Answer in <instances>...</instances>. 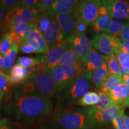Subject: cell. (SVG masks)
Wrapping results in <instances>:
<instances>
[{
	"mask_svg": "<svg viewBox=\"0 0 129 129\" xmlns=\"http://www.w3.org/2000/svg\"><path fill=\"white\" fill-rule=\"evenodd\" d=\"M91 99V106H95L98 103L99 101V96L98 94L94 91H90L88 92Z\"/></svg>",
	"mask_w": 129,
	"mask_h": 129,
	"instance_id": "obj_43",
	"label": "cell"
},
{
	"mask_svg": "<svg viewBox=\"0 0 129 129\" xmlns=\"http://www.w3.org/2000/svg\"><path fill=\"white\" fill-rule=\"evenodd\" d=\"M9 34H5L0 38V54L4 56L12 46Z\"/></svg>",
	"mask_w": 129,
	"mask_h": 129,
	"instance_id": "obj_34",
	"label": "cell"
},
{
	"mask_svg": "<svg viewBox=\"0 0 129 129\" xmlns=\"http://www.w3.org/2000/svg\"><path fill=\"white\" fill-rule=\"evenodd\" d=\"M101 5L102 1L99 0L80 1L78 5L79 18L87 25L93 24L98 18Z\"/></svg>",
	"mask_w": 129,
	"mask_h": 129,
	"instance_id": "obj_9",
	"label": "cell"
},
{
	"mask_svg": "<svg viewBox=\"0 0 129 129\" xmlns=\"http://www.w3.org/2000/svg\"><path fill=\"white\" fill-rule=\"evenodd\" d=\"M122 82L123 81L120 75H115V74L109 75L104 84L101 88H99V91L109 94V93L111 90Z\"/></svg>",
	"mask_w": 129,
	"mask_h": 129,
	"instance_id": "obj_27",
	"label": "cell"
},
{
	"mask_svg": "<svg viewBox=\"0 0 129 129\" xmlns=\"http://www.w3.org/2000/svg\"><path fill=\"white\" fill-rule=\"evenodd\" d=\"M69 47L74 51L78 59L83 62L92 48L91 42L85 34L74 33L67 39Z\"/></svg>",
	"mask_w": 129,
	"mask_h": 129,
	"instance_id": "obj_8",
	"label": "cell"
},
{
	"mask_svg": "<svg viewBox=\"0 0 129 129\" xmlns=\"http://www.w3.org/2000/svg\"><path fill=\"white\" fill-rule=\"evenodd\" d=\"M80 4V3H79ZM78 4H72L67 0H55L48 13L52 15L57 14H64L75 13L78 14Z\"/></svg>",
	"mask_w": 129,
	"mask_h": 129,
	"instance_id": "obj_18",
	"label": "cell"
},
{
	"mask_svg": "<svg viewBox=\"0 0 129 129\" xmlns=\"http://www.w3.org/2000/svg\"><path fill=\"white\" fill-rule=\"evenodd\" d=\"M38 0H22L20 1V6L28 8V9H35L37 10Z\"/></svg>",
	"mask_w": 129,
	"mask_h": 129,
	"instance_id": "obj_39",
	"label": "cell"
},
{
	"mask_svg": "<svg viewBox=\"0 0 129 129\" xmlns=\"http://www.w3.org/2000/svg\"><path fill=\"white\" fill-rule=\"evenodd\" d=\"M51 76L55 85L57 93H60L69 84L64 77L62 68L57 67L51 71Z\"/></svg>",
	"mask_w": 129,
	"mask_h": 129,
	"instance_id": "obj_22",
	"label": "cell"
},
{
	"mask_svg": "<svg viewBox=\"0 0 129 129\" xmlns=\"http://www.w3.org/2000/svg\"><path fill=\"white\" fill-rule=\"evenodd\" d=\"M47 125L57 129H87L91 127L87 111L77 110L56 113L48 121Z\"/></svg>",
	"mask_w": 129,
	"mask_h": 129,
	"instance_id": "obj_3",
	"label": "cell"
},
{
	"mask_svg": "<svg viewBox=\"0 0 129 129\" xmlns=\"http://www.w3.org/2000/svg\"><path fill=\"white\" fill-rule=\"evenodd\" d=\"M53 103L50 99L38 96H14L8 106L15 118L23 123L32 124L51 114Z\"/></svg>",
	"mask_w": 129,
	"mask_h": 129,
	"instance_id": "obj_1",
	"label": "cell"
},
{
	"mask_svg": "<svg viewBox=\"0 0 129 129\" xmlns=\"http://www.w3.org/2000/svg\"><path fill=\"white\" fill-rule=\"evenodd\" d=\"M36 25L31 23H20L12 27L9 30V32H14L20 37L22 40H25L32 30L36 28Z\"/></svg>",
	"mask_w": 129,
	"mask_h": 129,
	"instance_id": "obj_24",
	"label": "cell"
},
{
	"mask_svg": "<svg viewBox=\"0 0 129 129\" xmlns=\"http://www.w3.org/2000/svg\"><path fill=\"white\" fill-rule=\"evenodd\" d=\"M6 12H4V10L0 6V25L2 23L3 19H4L5 16H6Z\"/></svg>",
	"mask_w": 129,
	"mask_h": 129,
	"instance_id": "obj_48",
	"label": "cell"
},
{
	"mask_svg": "<svg viewBox=\"0 0 129 129\" xmlns=\"http://www.w3.org/2000/svg\"><path fill=\"white\" fill-rule=\"evenodd\" d=\"M106 63L107 64L108 69L109 75H114V74L120 75L121 66L115 54H113L110 56H108Z\"/></svg>",
	"mask_w": 129,
	"mask_h": 129,
	"instance_id": "obj_29",
	"label": "cell"
},
{
	"mask_svg": "<svg viewBox=\"0 0 129 129\" xmlns=\"http://www.w3.org/2000/svg\"><path fill=\"white\" fill-rule=\"evenodd\" d=\"M108 14H110V13L108 9L104 6H101V7L99 9V12H98V16H104L108 15Z\"/></svg>",
	"mask_w": 129,
	"mask_h": 129,
	"instance_id": "obj_45",
	"label": "cell"
},
{
	"mask_svg": "<svg viewBox=\"0 0 129 129\" xmlns=\"http://www.w3.org/2000/svg\"><path fill=\"white\" fill-rule=\"evenodd\" d=\"M123 112L124 109H122L120 114L112 121V123L115 129H127L122 117Z\"/></svg>",
	"mask_w": 129,
	"mask_h": 129,
	"instance_id": "obj_37",
	"label": "cell"
},
{
	"mask_svg": "<svg viewBox=\"0 0 129 129\" xmlns=\"http://www.w3.org/2000/svg\"><path fill=\"white\" fill-rule=\"evenodd\" d=\"M106 59L107 56L102 55L94 48H91L83 62L84 64L83 75L88 80H90L94 71L101 67L103 64L105 63Z\"/></svg>",
	"mask_w": 129,
	"mask_h": 129,
	"instance_id": "obj_12",
	"label": "cell"
},
{
	"mask_svg": "<svg viewBox=\"0 0 129 129\" xmlns=\"http://www.w3.org/2000/svg\"><path fill=\"white\" fill-rule=\"evenodd\" d=\"M0 129H10L7 119L0 120Z\"/></svg>",
	"mask_w": 129,
	"mask_h": 129,
	"instance_id": "obj_44",
	"label": "cell"
},
{
	"mask_svg": "<svg viewBox=\"0 0 129 129\" xmlns=\"http://www.w3.org/2000/svg\"><path fill=\"white\" fill-rule=\"evenodd\" d=\"M99 101L93 107L98 110H105L113 104L112 101L109 98L108 94H106L101 91H99Z\"/></svg>",
	"mask_w": 129,
	"mask_h": 129,
	"instance_id": "obj_30",
	"label": "cell"
},
{
	"mask_svg": "<svg viewBox=\"0 0 129 129\" xmlns=\"http://www.w3.org/2000/svg\"><path fill=\"white\" fill-rule=\"evenodd\" d=\"M54 2L53 0H41L39 1L37 10L40 13H48Z\"/></svg>",
	"mask_w": 129,
	"mask_h": 129,
	"instance_id": "obj_36",
	"label": "cell"
},
{
	"mask_svg": "<svg viewBox=\"0 0 129 129\" xmlns=\"http://www.w3.org/2000/svg\"><path fill=\"white\" fill-rule=\"evenodd\" d=\"M102 5L109 11L112 17L129 22V1L123 0L102 1Z\"/></svg>",
	"mask_w": 129,
	"mask_h": 129,
	"instance_id": "obj_11",
	"label": "cell"
},
{
	"mask_svg": "<svg viewBox=\"0 0 129 129\" xmlns=\"http://www.w3.org/2000/svg\"><path fill=\"white\" fill-rule=\"evenodd\" d=\"M109 76L107 64L105 63L94 71L90 80L97 88H99L104 84Z\"/></svg>",
	"mask_w": 129,
	"mask_h": 129,
	"instance_id": "obj_21",
	"label": "cell"
},
{
	"mask_svg": "<svg viewBox=\"0 0 129 129\" xmlns=\"http://www.w3.org/2000/svg\"><path fill=\"white\" fill-rule=\"evenodd\" d=\"M19 49L21 52L25 53V54H31L35 53V48L31 45L28 44L25 40H22L19 44Z\"/></svg>",
	"mask_w": 129,
	"mask_h": 129,
	"instance_id": "obj_38",
	"label": "cell"
},
{
	"mask_svg": "<svg viewBox=\"0 0 129 129\" xmlns=\"http://www.w3.org/2000/svg\"><path fill=\"white\" fill-rule=\"evenodd\" d=\"M123 109L118 104H113L105 110H98L93 106L87 110V115L91 126L105 125L110 123L120 114Z\"/></svg>",
	"mask_w": 129,
	"mask_h": 129,
	"instance_id": "obj_6",
	"label": "cell"
},
{
	"mask_svg": "<svg viewBox=\"0 0 129 129\" xmlns=\"http://www.w3.org/2000/svg\"><path fill=\"white\" fill-rule=\"evenodd\" d=\"M23 40L35 48V53H46L49 50L44 36L37 28L32 30L30 34Z\"/></svg>",
	"mask_w": 129,
	"mask_h": 129,
	"instance_id": "obj_16",
	"label": "cell"
},
{
	"mask_svg": "<svg viewBox=\"0 0 129 129\" xmlns=\"http://www.w3.org/2000/svg\"><path fill=\"white\" fill-rule=\"evenodd\" d=\"M123 107H129V97L124 101L122 105Z\"/></svg>",
	"mask_w": 129,
	"mask_h": 129,
	"instance_id": "obj_51",
	"label": "cell"
},
{
	"mask_svg": "<svg viewBox=\"0 0 129 129\" xmlns=\"http://www.w3.org/2000/svg\"><path fill=\"white\" fill-rule=\"evenodd\" d=\"M128 22V21H127ZM127 22L121 21L120 20H112L108 26L105 31L106 34L110 35L113 37L117 38L120 40V36L121 32L124 28Z\"/></svg>",
	"mask_w": 129,
	"mask_h": 129,
	"instance_id": "obj_26",
	"label": "cell"
},
{
	"mask_svg": "<svg viewBox=\"0 0 129 129\" xmlns=\"http://www.w3.org/2000/svg\"><path fill=\"white\" fill-rule=\"evenodd\" d=\"M39 129H57V128H50V127H48L41 126L40 127Z\"/></svg>",
	"mask_w": 129,
	"mask_h": 129,
	"instance_id": "obj_52",
	"label": "cell"
},
{
	"mask_svg": "<svg viewBox=\"0 0 129 129\" xmlns=\"http://www.w3.org/2000/svg\"><path fill=\"white\" fill-rule=\"evenodd\" d=\"M44 60L45 55L39 56L36 57H28V56H19L17 58L16 63L20 64L24 68H28L43 64Z\"/></svg>",
	"mask_w": 129,
	"mask_h": 129,
	"instance_id": "obj_25",
	"label": "cell"
},
{
	"mask_svg": "<svg viewBox=\"0 0 129 129\" xmlns=\"http://www.w3.org/2000/svg\"><path fill=\"white\" fill-rule=\"evenodd\" d=\"M91 46L104 54L110 56L116 51L121 50L122 43L120 40L105 33L96 35L91 40Z\"/></svg>",
	"mask_w": 129,
	"mask_h": 129,
	"instance_id": "obj_7",
	"label": "cell"
},
{
	"mask_svg": "<svg viewBox=\"0 0 129 129\" xmlns=\"http://www.w3.org/2000/svg\"><path fill=\"white\" fill-rule=\"evenodd\" d=\"M0 72H3V56L0 54Z\"/></svg>",
	"mask_w": 129,
	"mask_h": 129,
	"instance_id": "obj_50",
	"label": "cell"
},
{
	"mask_svg": "<svg viewBox=\"0 0 129 129\" xmlns=\"http://www.w3.org/2000/svg\"><path fill=\"white\" fill-rule=\"evenodd\" d=\"M89 80L83 75L72 81L60 92L59 100L60 104L72 105L90 92Z\"/></svg>",
	"mask_w": 129,
	"mask_h": 129,
	"instance_id": "obj_5",
	"label": "cell"
},
{
	"mask_svg": "<svg viewBox=\"0 0 129 129\" xmlns=\"http://www.w3.org/2000/svg\"><path fill=\"white\" fill-rule=\"evenodd\" d=\"M121 78L123 83H124L129 87V75H126L125 76L121 77Z\"/></svg>",
	"mask_w": 129,
	"mask_h": 129,
	"instance_id": "obj_49",
	"label": "cell"
},
{
	"mask_svg": "<svg viewBox=\"0 0 129 129\" xmlns=\"http://www.w3.org/2000/svg\"><path fill=\"white\" fill-rule=\"evenodd\" d=\"M54 17L57 21L64 40H67L75 33L77 22L79 18L78 13L57 14L54 15Z\"/></svg>",
	"mask_w": 129,
	"mask_h": 129,
	"instance_id": "obj_13",
	"label": "cell"
},
{
	"mask_svg": "<svg viewBox=\"0 0 129 129\" xmlns=\"http://www.w3.org/2000/svg\"><path fill=\"white\" fill-rule=\"evenodd\" d=\"M37 66L24 68L20 64L16 63L9 75L10 84L12 85H19L23 83L30 75L36 72Z\"/></svg>",
	"mask_w": 129,
	"mask_h": 129,
	"instance_id": "obj_14",
	"label": "cell"
},
{
	"mask_svg": "<svg viewBox=\"0 0 129 129\" xmlns=\"http://www.w3.org/2000/svg\"><path fill=\"white\" fill-rule=\"evenodd\" d=\"M120 40L121 41H129V22H127L121 32Z\"/></svg>",
	"mask_w": 129,
	"mask_h": 129,
	"instance_id": "obj_41",
	"label": "cell"
},
{
	"mask_svg": "<svg viewBox=\"0 0 129 129\" xmlns=\"http://www.w3.org/2000/svg\"><path fill=\"white\" fill-rule=\"evenodd\" d=\"M57 93L51 76V71L48 69L35 72L25 81L19 84L15 94L23 96H38L50 99Z\"/></svg>",
	"mask_w": 129,
	"mask_h": 129,
	"instance_id": "obj_2",
	"label": "cell"
},
{
	"mask_svg": "<svg viewBox=\"0 0 129 129\" xmlns=\"http://www.w3.org/2000/svg\"><path fill=\"white\" fill-rule=\"evenodd\" d=\"M121 67L129 70V54L123 52L121 50H118L114 53Z\"/></svg>",
	"mask_w": 129,
	"mask_h": 129,
	"instance_id": "obj_32",
	"label": "cell"
},
{
	"mask_svg": "<svg viewBox=\"0 0 129 129\" xmlns=\"http://www.w3.org/2000/svg\"><path fill=\"white\" fill-rule=\"evenodd\" d=\"M43 36L49 50L54 47L59 42L64 40L63 35L54 16Z\"/></svg>",
	"mask_w": 129,
	"mask_h": 129,
	"instance_id": "obj_15",
	"label": "cell"
},
{
	"mask_svg": "<svg viewBox=\"0 0 129 129\" xmlns=\"http://www.w3.org/2000/svg\"><path fill=\"white\" fill-rule=\"evenodd\" d=\"M20 6V1L17 0H0V6L7 14L9 11Z\"/></svg>",
	"mask_w": 129,
	"mask_h": 129,
	"instance_id": "obj_33",
	"label": "cell"
},
{
	"mask_svg": "<svg viewBox=\"0 0 129 129\" xmlns=\"http://www.w3.org/2000/svg\"><path fill=\"white\" fill-rule=\"evenodd\" d=\"M87 26V25L81 20L80 18H78L77 22L76 29H75V33L80 34H85Z\"/></svg>",
	"mask_w": 129,
	"mask_h": 129,
	"instance_id": "obj_40",
	"label": "cell"
},
{
	"mask_svg": "<svg viewBox=\"0 0 129 129\" xmlns=\"http://www.w3.org/2000/svg\"><path fill=\"white\" fill-rule=\"evenodd\" d=\"M53 17L54 15H52L50 13H40L39 14L35 25L37 28L41 32L42 35L44 34Z\"/></svg>",
	"mask_w": 129,
	"mask_h": 129,
	"instance_id": "obj_28",
	"label": "cell"
},
{
	"mask_svg": "<svg viewBox=\"0 0 129 129\" xmlns=\"http://www.w3.org/2000/svg\"><path fill=\"white\" fill-rule=\"evenodd\" d=\"M122 48L121 50L123 52L129 54V41H121Z\"/></svg>",
	"mask_w": 129,
	"mask_h": 129,
	"instance_id": "obj_46",
	"label": "cell"
},
{
	"mask_svg": "<svg viewBox=\"0 0 129 129\" xmlns=\"http://www.w3.org/2000/svg\"><path fill=\"white\" fill-rule=\"evenodd\" d=\"M40 13L35 9H28L19 6L9 11L0 25L3 35L7 34L12 27L20 23L36 24Z\"/></svg>",
	"mask_w": 129,
	"mask_h": 129,
	"instance_id": "obj_4",
	"label": "cell"
},
{
	"mask_svg": "<svg viewBox=\"0 0 129 129\" xmlns=\"http://www.w3.org/2000/svg\"><path fill=\"white\" fill-rule=\"evenodd\" d=\"M112 18L111 14L104 16H98L96 21L92 24V31L94 33L105 32L112 21Z\"/></svg>",
	"mask_w": 129,
	"mask_h": 129,
	"instance_id": "obj_23",
	"label": "cell"
},
{
	"mask_svg": "<svg viewBox=\"0 0 129 129\" xmlns=\"http://www.w3.org/2000/svg\"><path fill=\"white\" fill-rule=\"evenodd\" d=\"M19 49V44H12L10 49L3 56V72L6 75H9L14 67Z\"/></svg>",
	"mask_w": 129,
	"mask_h": 129,
	"instance_id": "obj_20",
	"label": "cell"
},
{
	"mask_svg": "<svg viewBox=\"0 0 129 129\" xmlns=\"http://www.w3.org/2000/svg\"><path fill=\"white\" fill-rule=\"evenodd\" d=\"M10 84L9 75L0 72V104L4 93L7 90Z\"/></svg>",
	"mask_w": 129,
	"mask_h": 129,
	"instance_id": "obj_35",
	"label": "cell"
},
{
	"mask_svg": "<svg viewBox=\"0 0 129 129\" xmlns=\"http://www.w3.org/2000/svg\"><path fill=\"white\" fill-rule=\"evenodd\" d=\"M68 48L69 45L67 40H63L59 42L45 54L44 62L41 64L43 68L51 71L58 67L61 58Z\"/></svg>",
	"mask_w": 129,
	"mask_h": 129,
	"instance_id": "obj_10",
	"label": "cell"
},
{
	"mask_svg": "<svg viewBox=\"0 0 129 129\" xmlns=\"http://www.w3.org/2000/svg\"><path fill=\"white\" fill-rule=\"evenodd\" d=\"M78 59V57H77L74 51L70 47H69L62 56L58 67H63L64 66H67L68 64L75 62Z\"/></svg>",
	"mask_w": 129,
	"mask_h": 129,
	"instance_id": "obj_31",
	"label": "cell"
},
{
	"mask_svg": "<svg viewBox=\"0 0 129 129\" xmlns=\"http://www.w3.org/2000/svg\"><path fill=\"white\" fill-rule=\"evenodd\" d=\"M77 105L80 106H91V99H90V96L89 93H87L84 95L83 97H82L80 100H78L76 103Z\"/></svg>",
	"mask_w": 129,
	"mask_h": 129,
	"instance_id": "obj_42",
	"label": "cell"
},
{
	"mask_svg": "<svg viewBox=\"0 0 129 129\" xmlns=\"http://www.w3.org/2000/svg\"><path fill=\"white\" fill-rule=\"evenodd\" d=\"M64 77L68 84L82 76L84 72V64L82 60L78 59L75 62L62 67Z\"/></svg>",
	"mask_w": 129,
	"mask_h": 129,
	"instance_id": "obj_17",
	"label": "cell"
},
{
	"mask_svg": "<svg viewBox=\"0 0 129 129\" xmlns=\"http://www.w3.org/2000/svg\"><path fill=\"white\" fill-rule=\"evenodd\" d=\"M122 117H123L124 121V123L126 125L127 129H129V117L125 114L124 111L122 113Z\"/></svg>",
	"mask_w": 129,
	"mask_h": 129,
	"instance_id": "obj_47",
	"label": "cell"
},
{
	"mask_svg": "<svg viewBox=\"0 0 129 129\" xmlns=\"http://www.w3.org/2000/svg\"><path fill=\"white\" fill-rule=\"evenodd\" d=\"M109 96L113 104L123 108V103L129 97V87L123 82L121 83L109 93Z\"/></svg>",
	"mask_w": 129,
	"mask_h": 129,
	"instance_id": "obj_19",
	"label": "cell"
}]
</instances>
